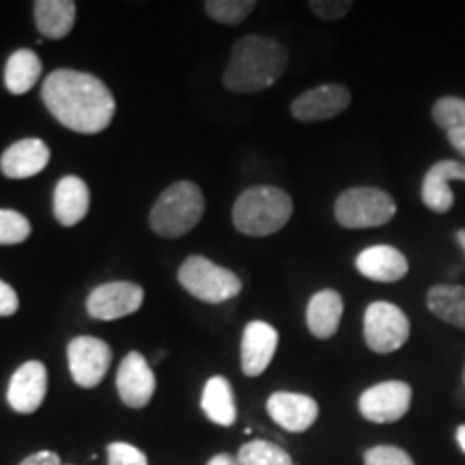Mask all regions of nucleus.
<instances>
[{
	"label": "nucleus",
	"instance_id": "7c9ffc66",
	"mask_svg": "<svg viewBox=\"0 0 465 465\" xmlns=\"http://www.w3.org/2000/svg\"><path fill=\"white\" fill-rule=\"evenodd\" d=\"M308 7H311V11L319 17V20L336 22L351 11L353 3L351 0H311Z\"/></svg>",
	"mask_w": 465,
	"mask_h": 465
},
{
	"label": "nucleus",
	"instance_id": "412c9836",
	"mask_svg": "<svg viewBox=\"0 0 465 465\" xmlns=\"http://www.w3.org/2000/svg\"><path fill=\"white\" fill-rule=\"evenodd\" d=\"M201 410L218 427H232L237 422L235 394H232L231 381L226 377L216 375L207 380L203 388Z\"/></svg>",
	"mask_w": 465,
	"mask_h": 465
},
{
	"label": "nucleus",
	"instance_id": "f03ea898",
	"mask_svg": "<svg viewBox=\"0 0 465 465\" xmlns=\"http://www.w3.org/2000/svg\"><path fill=\"white\" fill-rule=\"evenodd\" d=\"M289 52L276 39L248 35L231 48L223 83L232 93H257L274 86L284 74Z\"/></svg>",
	"mask_w": 465,
	"mask_h": 465
},
{
	"label": "nucleus",
	"instance_id": "f8f14e48",
	"mask_svg": "<svg viewBox=\"0 0 465 465\" xmlns=\"http://www.w3.org/2000/svg\"><path fill=\"white\" fill-rule=\"evenodd\" d=\"M116 392L125 407L143 410L155 394V375L143 353L130 351L116 371Z\"/></svg>",
	"mask_w": 465,
	"mask_h": 465
},
{
	"label": "nucleus",
	"instance_id": "393cba45",
	"mask_svg": "<svg viewBox=\"0 0 465 465\" xmlns=\"http://www.w3.org/2000/svg\"><path fill=\"white\" fill-rule=\"evenodd\" d=\"M242 465H295L293 457L282 446L267 440L246 441L237 452Z\"/></svg>",
	"mask_w": 465,
	"mask_h": 465
},
{
	"label": "nucleus",
	"instance_id": "4468645a",
	"mask_svg": "<svg viewBox=\"0 0 465 465\" xmlns=\"http://www.w3.org/2000/svg\"><path fill=\"white\" fill-rule=\"evenodd\" d=\"M267 414L289 433H304L319 418L317 401L300 392H274L267 399Z\"/></svg>",
	"mask_w": 465,
	"mask_h": 465
},
{
	"label": "nucleus",
	"instance_id": "473e14b6",
	"mask_svg": "<svg viewBox=\"0 0 465 465\" xmlns=\"http://www.w3.org/2000/svg\"><path fill=\"white\" fill-rule=\"evenodd\" d=\"M20 465H63L61 457L52 450H39L35 455H28L26 459H22Z\"/></svg>",
	"mask_w": 465,
	"mask_h": 465
},
{
	"label": "nucleus",
	"instance_id": "aec40b11",
	"mask_svg": "<svg viewBox=\"0 0 465 465\" xmlns=\"http://www.w3.org/2000/svg\"><path fill=\"white\" fill-rule=\"evenodd\" d=\"M345 311L342 295L334 289H322L312 295L306 308V325L311 334L319 341H328L339 332V325Z\"/></svg>",
	"mask_w": 465,
	"mask_h": 465
},
{
	"label": "nucleus",
	"instance_id": "5701e85b",
	"mask_svg": "<svg viewBox=\"0 0 465 465\" xmlns=\"http://www.w3.org/2000/svg\"><path fill=\"white\" fill-rule=\"evenodd\" d=\"M427 306L440 322L465 330V287L435 284L427 293Z\"/></svg>",
	"mask_w": 465,
	"mask_h": 465
},
{
	"label": "nucleus",
	"instance_id": "a878e982",
	"mask_svg": "<svg viewBox=\"0 0 465 465\" xmlns=\"http://www.w3.org/2000/svg\"><path fill=\"white\" fill-rule=\"evenodd\" d=\"M203 7H205V14L212 20L226 26H235L252 14L257 3L254 0H207Z\"/></svg>",
	"mask_w": 465,
	"mask_h": 465
},
{
	"label": "nucleus",
	"instance_id": "b1692460",
	"mask_svg": "<svg viewBox=\"0 0 465 465\" xmlns=\"http://www.w3.org/2000/svg\"><path fill=\"white\" fill-rule=\"evenodd\" d=\"M42 78V61L33 50H15L5 65V86L11 95H25Z\"/></svg>",
	"mask_w": 465,
	"mask_h": 465
},
{
	"label": "nucleus",
	"instance_id": "2eb2a0df",
	"mask_svg": "<svg viewBox=\"0 0 465 465\" xmlns=\"http://www.w3.org/2000/svg\"><path fill=\"white\" fill-rule=\"evenodd\" d=\"M450 182L465 183V164L459 160H440L429 168L422 179L420 196L424 207L435 213H449L455 205Z\"/></svg>",
	"mask_w": 465,
	"mask_h": 465
},
{
	"label": "nucleus",
	"instance_id": "9b49d317",
	"mask_svg": "<svg viewBox=\"0 0 465 465\" xmlns=\"http://www.w3.org/2000/svg\"><path fill=\"white\" fill-rule=\"evenodd\" d=\"M351 104V93L342 84H322L302 93L291 102V114L302 124L328 121L345 113Z\"/></svg>",
	"mask_w": 465,
	"mask_h": 465
},
{
	"label": "nucleus",
	"instance_id": "2f4dec72",
	"mask_svg": "<svg viewBox=\"0 0 465 465\" xmlns=\"http://www.w3.org/2000/svg\"><path fill=\"white\" fill-rule=\"evenodd\" d=\"M17 308H20V300H17L15 289L0 281V317L15 315Z\"/></svg>",
	"mask_w": 465,
	"mask_h": 465
},
{
	"label": "nucleus",
	"instance_id": "72a5a7b5",
	"mask_svg": "<svg viewBox=\"0 0 465 465\" xmlns=\"http://www.w3.org/2000/svg\"><path fill=\"white\" fill-rule=\"evenodd\" d=\"M446 138H449L450 147L457 151L459 155L465 160V130H455V132H449L446 134Z\"/></svg>",
	"mask_w": 465,
	"mask_h": 465
},
{
	"label": "nucleus",
	"instance_id": "dca6fc26",
	"mask_svg": "<svg viewBox=\"0 0 465 465\" xmlns=\"http://www.w3.org/2000/svg\"><path fill=\"white\" fill-rule=\"evenodd\" d=\"M278 349V332L265 322H250L242 336V371L246 377H259L270 369Z\"/></svg>",
	"mask_w": 465,
	"mask_h": 465
},
{
	"label": "nucleus",
	"instance_id": "7ed1b4c3",
	"mask_svg": "<svg viewBox=\"0 0 465 465\" xmlns=\"http://www.w3.org/2000/svg\"><path fill=\"white\" fill-rule=\"evenodd\" d=\"M293 216V199L276 185L243 190L232 205V224L242 235L270 237L287 226Z\"/></svg>",
	"mask_w": 465,
	"mask_h": 465
},
{
	"label": "nucleus",
	"instance_id": "6e6552de",
	"mask_svg": "<svg viewBox=\"0 0 465 465\" xmlns=\"http://www.w3.org/2000/svg\"><path fill=\"white\" fill-rule=\"evenodd\" d=\"M67 362L72 380L84 391H91L106 377L113 362V349L95 336H75L67 345Z\"/></svg>",
	"mask_w": 465,
	"mask_h": 465
},
{
	"label": "nucleus",
	"instance_id": "f704fd0d",
	"mask_svg": "<svg viewBox=\"0 0 465 465\" xmlns=\"http://www.w3.org/2000/svg\"><path fill=\"white\" fill-rule=\"evenodd\" d=\"M207 465H242V461L235 455H226V452H220V455H213L212 459H209Z\"/></svg>",
	"mask_w": 465,
	"mask_h": 465
},
{
	"label": "nucleus",
	"instance_id": "c9c22d12",
	"mask_svg": "<svg viewBox=\"0 0 465 465\" xmlns=\"http://www.w3.org/2000/svg\"><path fill=\"white\" fill-rule=\"evenodd\" d=\"M457 441H459V449L465 452V424L457 429Z\"/></svg>",
	"mask_w": 465,
	"mask_h": 465
},
{
	"label": "nucleus",
	"instance_id": "f3484780",
	"mask_svg": "<svg viewBox=\"0 0 465 465\" xmlns=\"http://www.w3.org/2000/svg\"><path fill=\"white\" fill-rule=\"evenodd\" d=\"M356 270L369 281L391 284L403 281L410 272V263L394 246H371L356 257Z\"/></svg>",
	"mask_w": 465,
	"mask_h": 465
},
{
	"label": "nucleus",
	"instance_id": "a211bd4d",
	"mask_svg": "<svg viewBox=\"0 0 465 465\" xmlns=\"http://www.w3.org/2000/svg\"><path fill=\"white\" fill-rule=\"evenodd\" d=\"M50 147L39 138H25L5 149L0 158V171L9 179L35 177L48 166Z\"/></svg>",
	"mask_w": 465,
	"mask_h": 465
},
{
	"label": "nucleus",
	"instance_id": "c85d7f7f",
	"mask_svg": "<svg viewBox=\"0 0 465 465\" xmlns=\"http://www.w3.org/2000/svg\"><path fill=\"white\" fill-rule=\"evenodd\" d=\"M364 465H416L411 455L399 446L380 444L364 452Z\"/></svg>",
	"mask_w": 465,
	"mask_h": 465
},
{
	"label": "nucleus",
	"instance_id": "0eeeda50",
	"mask_svg": "<svg viewBox=\"0 0 465 465\" xmlns=\"http://www.w3.org/2000/svg\"><path fill=\"white\" fill-rule=\"evenodd\" d=\"M410 339V319L397 304L373 302L364 312V341L373 353H394Z\"/></svg>",
	"mask_w": 465,
	"mask_h": 465
},
{
	"label": "nucleus",
	"instance_id": "6ab92c4d",
	"mask_svg": "<svg viewBox=\"0 0 465 465\" xmlns=\"http://www.w3.org/2000/svg\"><path fill=\"white\" fill-rule=\"evenodd\" d=\"M52 207H54V218L58 224L75 226L83 223L91 207L89 185L84 183V179L75 177V174H67V177L58 179Z\"/></svg>",
	"mask_w": 465,
	"mask_h": 465
},
{
	"label": "nucleus",
	"instance_id": "ddd939ff",
	"mask_svg": "<svg viewBox=\"0 0 465 465\" xmlns=\"http://www.w3.org/2000/svg\"><path fill=\"white\" fill-rule=\"evenodd\" d=\"M48 394V369L39 360H28L9 380L7 403L17 414H35Z\"/></svg>",
	"mask_w": 465,
	"mask_h": 465
},
{
	"label": "nucleus",
	"instance_id": "4be33fe9",
	"mask_svg": "<svg viewBox=\"0 0 465 465\" xmlns=\"http://www.w3.org/2000/svg\"><path fill=\"white\" fill-rule=\"evenodd\" d=\"M35 25L45 39H63L75 25L74 0H37L33 5Z\"/></svg>",
	"mask_w": 465,
	"mask_h": 465
},
{
	"label": "nucleus",
	"instance_id": "e433bc0d",
	"mask_svg": "<svg viewBox=\"0 0 465 465\" xmlns=\"http://www.w3.org/2000/svg\"><path fill=\"white\" fill-rule=\"evenodd\" d=\"M455 237H457L459 246H461V248H463V252H465V229H459V231L455 232Z\"/></svg>",
	"mask_w": 465,
	"mask_h": 465
},
{
	"label": "nucleus",
	"instance_id": "f257e3e1",
	"mask_svg": "<svg viewBox=\"0 0 465 465\" xmlns=\"http://www.w3.org/2000/svg\"><path fill=\"white\" fill-rule=\"evenodd\" d=\"M42 100L50 114L75 134H100L114 119L116 102L97 75L56 69L44 80Z\"/></svg>",
	"mask_w": 465,
	"mask_h": 465
},
{
	"label": "nucleus",
	"instance_id": "c756f323",
	"mask_svg": "<svg viewBox=\"0 0 465 465\" xmlns=\"http://www.w3.org/2000/svg\"><path fill=\"white\" fill-rule=\"evenodd\" d=\"M106 450L108 465H149L147 455L127 441H110Z\"/></svg>",
	"mask_w": 465,
	"mask_h": 465
},
{
	"label": "nucleus",
	"instance_id": "39448f33",
	"mask_svg": "<svg viewBox=\"0 0 465 465\" xmlns=\"http://www.w3.org/2000/svg\"><path fill=\"white\" fill-rule=\"evenodd\" d=\"M397 213V203L386 190L360 185L349 188L334 203L336 223L345 229H375L388 224Z\"/></svg>",
	"mask_w": 465,
	"mask_h": 465
},
{
	"label": "nucleus",
	"instance_id": "423d86ee",
	"mask_svg": "<svg viewBox=\"0 0 465 465\" xmlns=\"http://www.w3.org/2000/svg\"><path fill=\"white\" fill-rule=\"evenodd\" d=\"M179 284L188 291L192 298L205 304H223L240 295L242 281L223 265H216L201 254H192L179 267Z\"/></svg>",
	"mask_w": 465,
	"mask_h": 465
},
{
	"label": "nucleus",
	"instance_id": "9d476101",
	"mask_svg": "<svg viewBox=\"0 0 465 465\" xmlns=\"http://www.w3.org/2000/svg\"><path fill=\"white\" fill-rule=\"evenodd\" d=\"M144 302V291L141 284L114 281L104 282L91 291L86 300V312L97 322H114V319L130 317Z\"/></svg>",
	"mask_w": 465,
	"mask_h": 465
},
{
	"label": "nucleus",
	"instance_id": "1a4fd4ad",
	"mask_svg": "<svg viewBox=\"0 0 465 465\" xmlns=\"http://www.w3.org/2000/svg\"><path fill=\"white\" fill-rule=\"evenodd\" d=\"M414 391L405 381H381L366 388L358 399V410L362 418L375 424H391L403 418L411 407Z\"/></svg>",
	"mask_w": 465,
	"mask_h": 465
},
{
	"label": "nucleus",
	"instance_id": "cd10ccee",
	"mask_svg": "<svg viewBox=\"0 0 465 465\" xmlns=\"http://www.w3.org/2000/svg\"><path fill=\"white\" fill-rule=\"evenodd\" d=\"M31 223L14 209H0V246H15L31 237Z\"/></svg>",
	"mask_w": 465,
	"mask_h": 465
},
{
	"label": "nucleus",
	"instance_id": "bb28decb",
	"mask_svg": "<svg viewBox=\"0 0 465 465\" xmlns=\"http://www.w3.org/2000/svg\"><path fill=\"white\" fill-rule=\"evenodd\" d=\"M431 116L435 125L446 134L455 130H465V100L463 97H440L438 102L433 104Z\"/></svg>",
	"mask_w": 465,
	"mask_h": 465
},
{
	"label": "nucleus",
	"instance_id": "20e7f679",
	"mask_svg": "<svg viewBox=\"0 0 465 465\" xmlns=\"http://www.w3.org/2000/svg\"><path fill=\"white\" fill-rule=\"evenodd\" d=\"M203 213H205V196L199 185L177 182L168 185L151 207L149 224L160 237L177 240L201 223Z\"/></svg>",
	"mask_w": 465,
	"mask_h": 465
}]
</instances>
